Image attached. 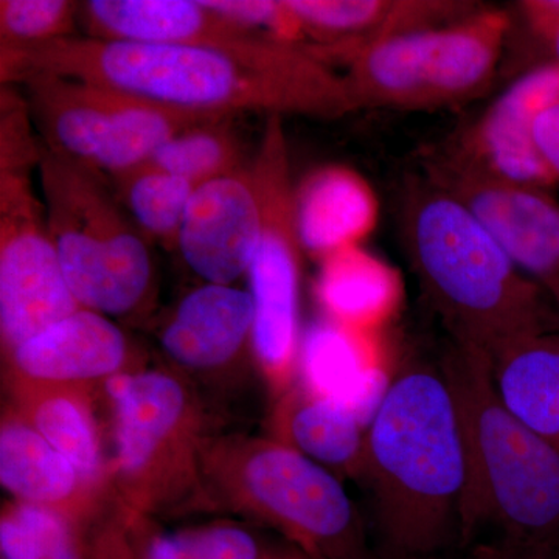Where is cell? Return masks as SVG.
Segmentation results:
<instances>
[{
	"label": "cell",
	"instance_id": "cell-1",
	"mask_svg": "<svg viewBox=\"0 0 559 559\" xmlns=\"http://www.w3.org/2000/svg\"><path fill=\"white\" fill-rule=\"evenodd\" d=\"M39 73L90 81L219 119L246 110L333 117L355 106L344 79L296 44L270 35L229 46H159L90 36L0 44L2 86Z\"/></svg>",
	"mask_w": 559,
	"mask_h": 559
},
{
	"label": "cell",
	"instance_id": "cell-2",
	"mask_svg": "<svg viewBox=\"0 0 559 559\" xmlns=\"http://www.w3.org/2000/svg\"><path fill=\"white\" fill-rule=\"evenodd\" d=\"M381 559H430L462 532L466 460L441 371L393 378L367 428L366 468Z\"/></svg>",
	"mask_w": 559,
	"mask_h": 559
},
{
	"label": "cell",
	"instance_id": "cell-3",
	"mask_svg": "<svg viewBox=\"0 0 559 559\" xmlns=\"http://www.w3.org/2000/svg\"><path fill=\"white\" fill-rule=\"evenodd\" d=\"M440 371L465 448L460 536L496 524L514 544L559 540V451L500 399L487 353L457 344Z\"/></svg>",
	"mask_w": 559,
	"mask_h": 559
},
{
	"label": "cell",
	"instance_id": "cell-4",
	"mask_svg": "<svg viewBox=\"0 0 559 559\" xmlns=\"http://www.w3.org/2000/svg\"><path fill=\"white\" fill-rule=\"evenodd\" d=\"M412 242L419 275L459 344L495 358L514 342L539 336L535 289L465 202L443 194L423 201Z\"/></svg>",
	"mask_w": 559,
	"mask_h": 559
},
{
	"label": "cell",
	"instance_id": "cell-5",
	"mask_svg": "<svg viewBox=\"0 0 559 559\" xmlns=\"http://www.w3.org/2000/svg\"><path fill=\"white\" fill-rule=\"evenodd\" d=\"M38 170L51 240L76 304L117 318L138 311L153 289V260L102 173L44 143Z\"/></svg>",
	"mask_w": 559,
	"mask_h": 559
},
{
	"label": "cell",
	"instance_id": "cell-6",
	"mask_svg": "<svg viewBox=\"0 0 559 559\" xmlns=\"http://www.w3.org/2000/svg\"><path fill=\"white\" fill-rule=\"evenodd\" d=\"M21 84L44 146L110 178L139 167L179 132L224 120L50 73Z\"/></svg>",
	"mask_w": 559,
	"mask_h": 559
},
{
	"label": "cell",
	"instance_id": "cell-7",
	"mask_svg": "<svg viewBox=\"0 0 559 559\" xmlns=\"http://www.w3.org/2000/svg\"><path fill=\"white\" fill-rule=\"evenodd\" d=\"M261 202V237L248 271L252 348L275 389L289 390L299 369L300 235L282 116H270L252 164Z\"/></svg>",
	"mask_w": 559,
	"mask_h": 559
},
{
	"label": "cell",
	"instance_id": "cell-8",
	"mask_svg": "<svg viewBox=\"0 0 559 559\" xmlns=\"http://www.w3.org/2000/svg\"><path fill=\"white\" fill-rule=\"evenodd\" d=\"M506 32L503 14L485 13L440 31L370 40L344 79L353 105L436 106L466 97L491 79Z\"/></svg>",
	"mask_w": 559,
	"mask_h": 559
},
{
	"label": "cell",
	"instance_id": "cell-9",
	"mask_svg": "<svg viewBox=\"0 0 559 559\" xmlns=\"http://www.w3.org/2000/svg\"><path fill=\"white\" fill-rule=\"evenodd\" d=\"M226 463L246 510L310 559H380L336 474L280 441H253Z\"/></svg>",
	"mask_w": 559,
	"mask_h": 559
},
{
	"label": "cell",
	"instance_id": "cell-10",
	"mask_svg": "<svg viewBox=\"0 0 559 559\" xmlns=\"http://www.w3.org/2000/svg\"><path fill=\"white\" fill-rule=\"evenodd\" d=\"M31 171L0 170V336L13 352L79 310Z\"/></svg>",
	"mask_w": 559,
	"mask_h": 559
},
{
	"label": "cell",
	"instance_id": "cell-11",
	"mask_svg": "<svg viewBox=\"0 0 559 559\" xmlns=\"http://www.w3.org/2000/svg\"><path fill=\"white\" fill-rule=\"evenodd\" d=\"M116 419V471L135 499L151 502L193 447L194 415L182 382L164 371H123L106 380Z\"/></svg>",
	"mask_w": 559,
	"mask_h": 559
},
{
	"label": "cell",
	"instance_id": "cell-12",
	"mask_svg": "<svg viewBox=\"0 0 559 559\" xmlns=\"http://www.w3.org/2000/svg\"><path fill=\"white\" fill-rule=\"evenodd\" d=\"M261 202L252 168L202 183L191 197L178 249L205 283L230 285L248 275L261 237Z\"/></svg>",
	"mask_w": 559,
	"mask_h": 559
},
{
	"label": "cell",
	"instance_id": "cell-13",
	"mask_svg": "<svg viewBox=\"0 0 559 559\" xmlns=\"http://www.w3.org/2000/svg\"><path fill=\"white\" fill-rule=\"evenodd\" d=\"M300 388L331 401L369 428L393 377L385 349L377 334L314 323L301 337Z\"/></svg>",
	"mask_w": 559,
	"mask_h": 559
},
{
	"label": "cell",
	"instance_id": "cell-14",
	"mask_svg": "<svg viewBox=\"0 0 559 559\" xmlns=\"http://www.w3.org/2000/svg\"><path fill=\"white\" fill-rule=\"evenodd\" d=\"M9 356L22 381L81 388L84 382L123 373L131 360V345L108 316L79 308Z\"/></svg>",
	"mask_w": 559,
	"mask_h": 559
},
{
	"label": "cell",
	"instance_id": "cell-15",
	"mask_svg": "<svg viewBox=\"0 0 559 559\" xmlns=\"http://www.w3.org/2000/svg\"><path fill=\"white\" fill-rule=\"evenodd\" d=\"M84 36L159 46H229L259 35L213 10L207 0H90Z\"/></svg>",
	"mask_w": 559,
	"mask_h": 559
},
{
	"label": "cell",
	"instance_id": "cell-16",
	"mask_svg": "<svg viewBox=\"0 0 559 559\" xmlns=\"http://www.w3.org/2000/svg\"><path fill=\"white\" fill-rule=\"evenodd\" d=\"M253 316L249 290L204 283L176 308L162 333V348L186 369H219L252 344Z\"/></svg>",
	"mask_w": 559,
	"mask_h": 559
},
{
	"label": "cell",
	"instance_id": "cell-17",
	"mask_svg": "<svg viewBox=\"0 0 559 559\" xmlns=\"http://www.w3.org/2000/svg\"><path fill=\"white\" fill-rule=\"evenodd\" d=\"M463 202L514 266L546 280L559 293L558 207L511 182L476 183Z\"/></svg>",
	"mask_w": 559,
	"mask_h": 559
},
{
	"label": "cell",
	"instance_id": "cell-18",
	"mask_svg": "<svg viewBox=\"0 0 559 559\" xmlns=\"http://www.w3.org/2000/svg\"><path fill=\"white\" fill-rule=\"evenodd\" d=\"M559 100V66L533 70L489 110L481 148L500 178L511 183L544 182L555 176L535 142V123Z\"/></svg>",
	"mask_w": 559,
	"mask_h": 559
},
{
	"label": "cell",
	"instance_id": "cell-19",
	"mask_svg": "<svg viewBox=\"0 0 559 559\" xmlns=\"http://www.w3.org/2000/svg\"><path fill=\"white\" fill-rule=\"evenodd\" d=\"M316 290L326 320L373 334L393 318L403 297L396 271L356 246L323 259Z\"/></svg>",
	"mask_w": 559,
	"mask_h": 559
},
{
	"label": "cell",
	"instance_id": "cell-20",
	"mask_svg": "<svg viewBox=\"0 0 559 559\" xmlns=\"http://www.w3.org/2000/svg\"><path fill=\"white\" fill-rule=\"evenodd\" d=\"M0 480L17 502L66 511L81 518L76 503L90 485L68 459L24 418H9L0 430Z\"/></svg>",
	"mask_w": 559,
	"mask_h": 559
},
{
	"label": "cell",
	"instance_id": "cell-21",
	"mask_svg": "<svg viewBox=\"0 0 559 559\" xmlns=\"http://www.w3.org/2000/svg\"><path fill=\"white\" fill-rule=\"evenodd\" d=\"M275 428L280 443L299 451L323 468L362 477L367 426L331 401L305 389H289L280 401Z\"/></svg>",
	"mask_w": 559,
	"mask_h": 559
},
{
	"label": "cell",
	"instance_id": "cell-22",
	"mask_svg": "<svg viewBox=\"0 0 559 559\" xmlns=\"http://www.w3.org/2000/svg\"><path fill=\"white\" fill-rule=\"evenodd\" d=\"M296 204L301 246L323 259L356 246L378 215L369 186L344 168L316 173L296 194Z\"/></svg>",
	"mask_w": 559,
	"mask_h": 559
},
{
	"label": "cell",
	"instance_id": "cell-23",
	"mask_svg": "<svg viewBox=\"0 0 559 559\" xmlns=\"http://www.w3.org/2000/svg\"><path fill=\"white\" fill-rule=\"evenodd\" d=\"M491 360L500 399L559 451V342L527 337Z\"/></svg>",
	"mask_w": 559,
	"mask_h": 559
},
{
	"label": "cell",
	"instance_id": "cell-24",
	"mask_svg": "<svg viewBox=\"0 0 559 559\" xmlns=\"http://www.w3.org/2000/svg\"><path fill=\"white\" fill-rule=\"evenodd\" d=\"M25 392L22 418L69 460L90 487L98 484L105 473L100 436L81 389L27 382Z\"/></svg>",
	"mask_w": 559,
	"mask_h": 559
},
{
	"label": "cell",
	"instance_id": "cell-25",
	"mask_svg": "<svg viewBox=\"0 0 559 559\" xmlns=\"http://www.w3.org/2000/svg\"><path fill=\"white\" fill-rule=\"evenodd\" d=\"M134 559H310L294 546L271 543L235 524H210L170 533L131 536Z\"/></svg>",
	"mask_w": 559,
	"mask_h": 559
},
{
	"label": "cell",
	"instance_id": "cell-26",
	"mask_svg": "<svg viewBox=\"0 0 559 559\" xmlns=\"http://www.w3.org/2000/svg\"><path fill=\"white\" fill-rule=\"evenodd\" d=\"M106 532L87 536L73 514L17 502L0 520V549L2 559H92Z\"/></svg>",
	"mask_w": 559,
	"mask_h": 559
},
{
	"label": "cell",
	"instance_id": "cell-27",
	"mask_svg": "<svg viewBox=\"0 0 559 559\" xmlns=\"http://www.w3.org/2000/svg\"><path fill=\"white\" fill-rule=\"evenodd\" d=\"M112 179L128 215L145 238L178 248L180 226L197 183L143 165Z\"/></svg>",
	"mask_w": 559,
	"mask_h": 559
},
{
	"label": "cell",
	"instance_id": "cell-28",
	"mask_svg": "<svg viewBox=\"0 0 559 559\" xmlns=\"http://www.w3.org/2000/svg\"><path fill=\"white\" fill-rule=\"evenodd\" d=\"M140 165L179 176L198 187L245 168L240 145L224 120L179 132Z\"/></svg>",
	"mask_w": 559,
	"mask_h": 559
},
{
	"label": "cell",
	"instance_id": "cell-29",
	"mask_svg": "<svg viewBox=\"0 0 559 559\" xmlns=\"http://www.w3.org/2000/svg\"><path fill=\"white\" fill-rule=\"evenodd\" d=\"M80 2L72 0H2L0 44L27 46L76 36Z\"/></svg>",
	"mask_w": 559,
	"mask_h": 559
},
{
	"label": "cell",
	"instance_id": "cell-30",
	"mask_svg": "<svg viewBox=\"0 0 559 559\" xmlns=\"http://www.w3.org/2000/svg\"><path fill=\"white\" fill-rule=\"evenodd\" d=\"M301 31L344 36L371 31L401 7L378 0H285Z\"/></svg>",
	"mask_w": 559,
	"mask_h": 559
},
{
	"label": "cell",
	"instance_id": "cell-31",
	"mask_svg": "<svg viewBox=\"0 0 559 559\" xmlns=\"http://www.w3.org/2000/svg\"><path fill=\"white\" fill-rule=\"evenodd\" d=\"M32 114L27 98L10 86L0 95V170L31 171L38 167L43 143L32 132Z\"/></svg>",
	"mask_w": 559,
	"mask_h": 559
},
{
	"label": "cell",
	"instance_id": "cell-32",
	"mask_svg": "<svg viewBox=\"0 0 559 559\" xmlns=\"http://www.w3.org/2000/svg\"><path fill=\"white\" fill-rule=\"evenodd\" d=\"M213 10L219 11L229 20L245 25L250 31L270 32L271 36L286 43H293L301 27L294 20L285 2L271 0H207Z\"/></svg>",
	"mask_w": 559,
	"mask_h": 559
},
{
	"label": "cell",
	"instance_id": "cell-33",
	"mask_svg": "<svg viewBox=\"0 0 559 559\" xmlns=\"http://www.w3.org/2000/svg\"><path fill=\"white\" fill-rule=\"evenodd\" d=\"M535 142L555 175H559V100L540 112L535 123Z\"/></svg>",
	"mask_w": 559,
	"mask_h": 559
},
{
	"label": "cell",
	"instance_id": "cell-34",
	"mask_svg": "<svg viewBox=\"0 0 559 559\" xmlns=\"http://www.w3.org/2000/svg\"><path fill=\"white\" fill-rule=\"evenodd\" d=\"M92 559H132L127 528H109Z\"/></svg>",
	"mask_w": 559,
	"mask_h": 559
},
{
	"label": "cell",
	"instance_id": "cell-35",
	"mask_svg": "<svg viewBox=\"0 0 559 559\" xmlns=\"http://www.w3.org/2000/svg\"><path fill=\"white\" fill-rule=\"evenodd\" d=\"M500 559H559V540L551 543H511L509 555Z\"/></svg>",
	"mask_w": 559,
	"mask_h": 559
},
{
	"label": "cell",
	"instance_id": "cell-36",
	"mask_svg": "<svg viewBox=\"0 0 559 559\" xmlns=\"http://www.w3.org/2000/svg\"><path fill=\"white\" fill-rule=\"evenodd\" d=\"M555 50H557L558 60H559V25L557 28V33H555Z\"/></svg>",
	"mask_w": 559,
	"mask_h": 559
},
{
	"label": "cell",
	"instance_id": "cell-37",
	"mask_svg": "<svg viewBox=\"0 0 559 559\" xmlns=\"http://www.w3.org/2000/svg\"><path fill=\"white\" fill-rule=\"evenodd\" d=\"M484 559H500V558H499V555L489 554V555H487V557H484Z\"/></svg>",
	"mask_w": 559,
	"mask_h": 559
}]
</instances>
